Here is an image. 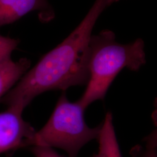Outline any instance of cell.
Masks as SVG:
<instances>
[{
  "mask_svg": "<svg viewBox=\"0 0 157 157\" xmlns=\"http://www.w3.org/2000/svg\"><path fill=\"white\" fill-rule=\"evenodd\" d=\"M18 44L17 40L0 34V61L11 57L12 52L17 48Z\"/></svg>",
  "mask_w": 157,
  "mask_h": 157,
  "instance_id": "obj_9",
  "label": "cell"
},
{
  "mask_svg": "<svg viewBox=\"0 0 157 157\" xmlns=\"http://www.w3.org/2000/svg\"><path fill=\"white\" fill-rule=\"evenodd\" d=\"M118 1H119V0H108V6H109V5L112 4V3H113V2H117Z\"/></svg>",
  "mask_w": 157,
  "mask_h": 157,
  "instance_id": "obj_11",
  "label": "cell"
},
{
  "mask_svg": "<svg viewBox=\"0 0 157 157\" xmlns=\"http://www.w3.org/2000/svg\"><path fill=\"white\" fill-rule=\"evenodd\" d=\"M145 148H138L137 147L132 151V155L137 154L139 157H157V130H154L151 133L145 138Z\"/></svg>",
  "mask_w": 157,
  "mask_h": 157,
  "instance_id": "obj_8",
  "label": "cell"
},
{
  "mask_svg": "<svg viewBox=\"0 0 157 157\" xmlns=\"http://www.w3.org/2000/svg\"><path fill=\"white\" fill-rule=\"evenodd\" d=\"M84 111L78 101H69L63 92L47 124L36 132L32 147L58 148L67 152L69 157H77L84 145L98 139L101 129V125L94 128L87 126Z\"/></svg>",
  "mask_w": 157,
  "mask_h": 157,
  "instance_id": "obj_3",
  "label": "cell"
},
{
  "mask_svg": "<svg viewBox=\"0 0 157 157\" xmlns=\"http://www.w3.org/2000/svg\"><path fill=\"white\" fill-rule=\"evenodd\" d=\"M23 110L11 106L0 113V154L32 146L36 131L23 119Z\"/></svg>",
  "mask_w": 157,
  "mask_h": 157,
  "instance_id": "obj_4",
  "label": "cell"
},
{
  "mask_svg": "<svg viewBox=\"0 0 157 157\" xmlns=\"http://www.w3.org/2000/svg\"><path fill=\"white\" fill-rule=\"evenodd\" d=\"M107 6L106 0H95L73 32L25 73L1 101L8 107L24 109L45 91H65L72 86L87 85L92 31Z\"/></svg>",
  "mask_w": 157,
  "mask_h": 157,
  "instance_id": "obj_1",
  "label": "cell"
},
{
  "mask_svg": "<svg viewBox=\"0 0 157 157\" xmlns=\"http://www.w3.org/2000/svg\"><path fill=\"white\" fill-rule=\"evenodd\" d=\"M30 64L27 58L13 61L10 57L0 61V100L28 71Z\"/></svg>",
  "mask_w": 157,
  "mask_h": 157,
  "instance_id": "obj_6",
  "label": "cell"
},
{
  "mask_svg": "<svg viewBox=\"0 0 157 157\" xmlns=\"http://www.w3.org/2000/svg\"><path fill=\"white\" fill-rule=\"evenodd\" d=\"M35 157H63L52 148L44 146H33L31 148Z\"/></svg>",
  "mask_w": 157,
  "mask_h": 157,
  "instance_id": "obj_10",
  "label": "cell"
},
{
  "mask_svg": "<svg viewBox=\"0 0 157 157\" xmlns=\"http://www.w3.org/2000/svg\"><path fill=\"white\" fill-rule=\"evenodd\" d=\"M146 62L144 43L141 39L124 44L117 42L115 34L108 30L92 35L88 65L89 80L78 103L86 109L93 102L103 100L123 69L137 71Z\"/></svg>",
  "mask_w": 157,
  "mask_h": 157,
  "instance_id": "obj_2",
  "label": "cell"
},
{
  "mask_svg": "<svg viewBox=\"0 0 157 157\" xmlns=\"http://www.w3.org/2000/svg\"><path fill=\"white\" fill-rule=\"evenodd\" d=\"M98 151L91 157H122L113 124L112 113L107 112L98 137Z\"/></svg>",
  "mask_w": 157,
  "mask_h": 157,
  "instance_id": "obj_7",
  "label": "cell"
},
{
  "mask_svg": "<svg viewBox=\"0 0 157 157\" xmlns=\"http://www.w3.org/2000/svg\"><path fill=\"white\" fill-rule=\"evenodd\" d=\"M33 11L53 13L47 0H0V26L11 23Z\"/></svg>",
  "mask_w": 157,
  "mask_h": 157,
  "instance_id": "obj_5",
  "label": "cell"
}]
</instances>
